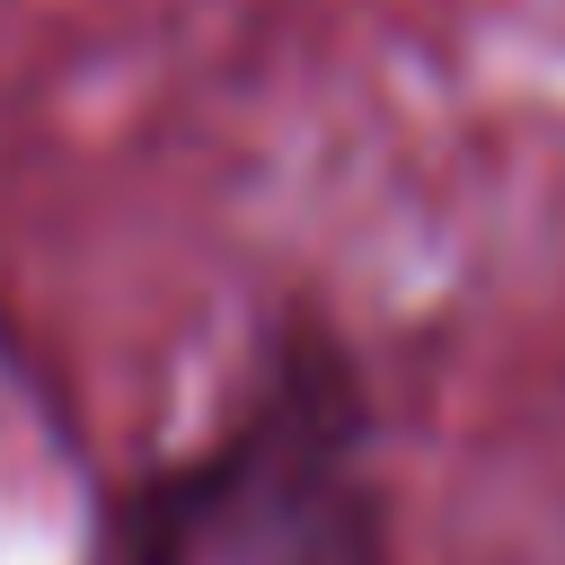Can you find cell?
I'll use <instances>...</instances> for the list:
<instances>
[{"label":"cell","instance_id":"1","mask_svg":"<svg viewBox=\"0 0 565 565\" xmlns=\"http://www.w3.org/2000/svg\"><path fill=\"white\" fill-rule=\"evenodd\" d=\"M106 565H388L380 415L318 318H274L230 415L106 503Z\"/></svg>","mask_w":565,"mask_h":565}]
</instances>
